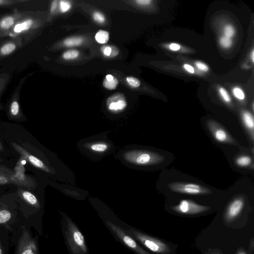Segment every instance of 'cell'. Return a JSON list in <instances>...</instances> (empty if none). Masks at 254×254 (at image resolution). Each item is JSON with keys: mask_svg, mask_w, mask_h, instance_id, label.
Here are the masks:
<instances>
[{"mask_svg": "<svg viewBox=\"0 0 254 254\" xmlns=\"http://www.w3.org/2000/svg\"><path fill=\"white\" fill-rule=\"evenodd\" d=\"M125 232L153 252L165 254L171 252L169 246L159 239L133 229H130Z\"/></svg>", "mask_w": 254, "mask_h": 254, "instance_id": "obj_3", "label": "cell"}, {"mask_svg": "<svg viewBox=\"0 0 254 254\" xmlns=\"http://www.w3.org/2000/svg\"><path fill=\"white\" fill-rule=\"evenodd\" d=\"M169 48L172 51H176L180 49V45L177 43H171L169 45Z\"/></svg>", "mask_w": 254, "mask_h": 254, "instance_id": "obj_39", "label": "cell"}, {"mask_svg": "<svg viewBox=\"0 0 254 254\" xmlns=\"http://www.w3.org/2000/svg\"><path fill=\"white\" fill-rule=\"evenodd\" d=\"M66 236L72 254H85L87 248L84 237L76 226L67 219Z\"/></svg>", "mask_w": 254, "mask_h": 254, "instance_id": "obj_5", "label": "cell"}, {"mask_svg": "<svg viewBox=\"0 0 254 254\" xmlns=\"http://www.w3.org/2000/svg\"><path fill=\"white\" fill-rule=\"evenodd\" d=\"M107 143L102 142H95L90 145V149L96 153H104L108 150Z\"/></svg>", "mask_w": 254, "mask_h": 254, "instance_id": "obj_21", "label": "cell"}, {"mask_svg": "<svg viewBox=\"0 0 254 254\" xmlns=\"http://www.w3.org/2000/svg\"><path fill=\"white\" fill-rule=\"evenodd\" d=\"M173 209L179 213L193 215L205 212L208 210L209 207L197 204L190 200L183 199L178 204L173 206Z\"/></svg>", "mask_w": 254, "mask_h": 254, "instance_id": "obj_9", "label": "cell"}, {"mask_svg": "<svg viewBox=\"0 0 254 254\" xmlns=\"http://www.w3.org/2000/svg\"><path fill=\"white\" fill-rule=\"evenodd\" d=\"M126 80L127 83L133 88L138 87L140 85L139 80L132 76L127 77Z\"/></svg>", "mask_w": 254, "mask_h": 254, "instance_id": "obj_30", "label": "cell"}, {"mask_svg": "<svg viewBox=\"0 0 254 254\" xmlns=\"http://www.w3.org/2000/svg\"><path fill=\"white\" fill-rule=\"evenodd\" d=\"M26 10H14L0 15V40L8 37L11 29Z\"/></svg>", "mask_w": 254, "mask_h": 254, "instance_id": "obj_6", "label": "cell"}, {"mask_svg": "<svg viewBox=\"0 0 254 254\" xmlns=\"http://www.w3.org/2000/svg\"><path fill=\"white\" fill-rule=\"evenodd\" d=\"M83 39L80 37H72L65 39L63 41V45L65 46L72 47L80 45Z\"/></svg>", "mask_w": 254, "mask_h": 254, "instance_id": "obj_23", "label": "cell"}, {"mask_svg": "<svg viewBox=\"0 0 254 254\" xmlns=\"http://www.w3.org/2000/svg\"><path fill=\"white\" fill-rule=\"evenodd\" d=\"M220 44L224 48H229L232 45V41L231 38L225 36H222L219 40Z\"/></svg>", "mask_w": 254, "mask_h": 254, "instance_id": "obj_31", "label": "cell"}, {"mask_svg": "<svg viewBox=\"0 0 254 254\" xmlns=\"http://www.w3.org/2000/svg\"><path fill=\"white\" fill-rule=\"evenodd\" d=\"M95 38L99 43L105 44L109 41V33L107 31L100 30L96 33Z\"/></svg>", "mask_w": 254, "mask_h": 254, "instance_id": "obj_24", "label": "cell"}, {"mask_svg": "<svg viewBox=\"0 0 254 254\" xmlns=\"http://www.w3.org/2000/svg\"><path fill=\"white\" fill-rule=\"evenodd\" d=\"M33 1L31 0H0V8L19 10L32 5Z\"/></svg>", "mask_w": 254, "mask_h": 254, "instance_id": "obj_15", "label": "cell"}, {"mask_svg": "<svg viewBox=\"0 0 254 254\" xmlns=\"http://www.w3.org/2000/svg\"><path fill=\"white\" fill-rule=\"evenodd\" d=\"M79 54L77 50H70L64 52L62 55V58L66 60H73L77 58Z\"/></svg>", "mask_w": 254, "mask_h": 254, "instance_id": "obj_27", "label": "cell"}, {"mask_svg": "<svg viewBox=\"0 0 254 254\" xmlns=\"http://www.w3.org/2000/svg\"><path fill=\"white\" fill-rule=\"evenodd\" d=\"M233 93L234 96L240 100H244L245 98V94L243 90L239 87H236L233 88Z\"/></svg>", "mask_w": 254, "mask_h": 254, "instance_id": "obj_33", "label": "cell"}, {"mask_svg": "<svg viewBox=\"0 0 254 254\" xmlns=\"http://www.w3.org/2000/svg\"><path fill=\"white\" fill-rule=\"evenodd\" d=\"M196 67L201 71H207L208 70V66L203 63L197 61L195 63Z\"/></svg>", "mask_w": 254, "mask_h": 254, "instance_id": "obj_37", "label": "cell"}, {"mask_svg": "<svg viewBox=\"0 0 254 254\" xmlns=\"http://www.w3.org/2000/svg\"><path fill=\"white\" fill-rule=\"evenodd\" d=\"M106 105L108 109L113 113H119L123 111L127 106L124 96L120 93H116L109 97Z\"/></svg>", "mask_w": 254, "mask_h": 254, "instance_id": "obj_12", "label": "cell"}, {"mask_svg": "<svg viewBox=\"0 0 254 254\" xmlns=\"http://www.w3.org/2000/svg\"><path fill=\"white\" fill-rule=\"evenodd\" d=\"M122 158L128 163L137 166L156 165L165 158L160 154L143 150H129L122 154Z\"/></svg>", "mask_w": 254, "mask_h": 254, "instance_id": "obj_2", "label": "cell"}, {"mask_svg": "<svg viewBox=\"0 0 254 254\" xmlns=\"http://www.w3.org/2000/svg\"><path fill=\"white\" fill-rule=\"evenodd\" d=\"M58 2H59V1H58L57 0H53L51 2L50 7V12H49L50 15H52L55 13V11L58 7Z\"/></svg>", "mask_w": 254, "mask_h": 254, "instance_id": "obj_36", "label": "cell"}, {"mask_svg": "<svg viewBox=\"0 0 254 254\" xmlns=\"http://www.w3.org/2000/svg\"><path fill=\"white\" fill-rule=\"evenodd\" d=\"M12 78L11 74L9 72H0V110L2 109L1 99Z\"/></svg>", "mask_w": 254, "mask_h": 254, "instance_id": "obj_17", "label": "cell"}, {"mask_svg": "<svg viewBox=\"0 0 254 254\" xmlns=\"http://www.w3.org/2000/svg\"><path fill=\"white\" fill-rule=\"evenodd\" d=\"M71 4L70 1L67 0H61L59 3V9L62 13L68 11L71 8Z\"/></svg>", "mask_w": 254, "mask_h": 254, "instance_id": "obj_29", "label": "cell"}, {"mask_svg": "<svg viewBox=\"0 0 254 254\" xmlns=\"http://www.w3.org/2000/svg\"><path fill=\"white\" fill-rule=\"evenodd\" d=\"M135 2L138 5L141 6H146L149 5L152 1L150 0H135Z\"/></svg>", "mask_w": 254, "mask_h": 254, "instance_id": "obj_38", "label": "cell"}, {"mask_svg": "<svg viewBox=\"0 0 254 254\" xmlns=\"http://www.w3.org/2000/svg\"><path fill=\"white\" fill-rule=\"evenodd\" d=\"M235 28L231 25H227L224 27V33L225 36L231 38L235 34Z\"/></svg>", "mask_w": 254, "mask_h": 254, "instance_id": "obj_32", "label": "cell"}, {"mask_svg": "<svg viewBox=\"0 0 254 254\" xmlns=\"http://www.w3.org/2000/svg\"><path fill=\"white\" fill-rule=\"evenodd\" d=\"M47 16L40 11L26 10L9 33V38H20L24 46L39 36L43 28Z\"/></svg>", "mask_w": 254, "mask_h": 254, "instance_id": "obj_1", "label": "cell"}, {"mask_svg": "<svg viewBox=\"0 0 254 254\" xmlns=\"http://www.w3.org/2000/svg\"><path fill=\"white\" fill-rule=\"evenodd\" d=\"M209 128L215 139L219 142H228L231 140L228 132L215 123L209 124Z\"/></svg>", "mask_w": 254, "mask_h": 254, "instance_id": "obj_16", "label": "cell"}, {"mask_svg": "<svg viewBox=\"0 0 254 254\" xmlns=\"http://www.w3.org/2000/svg\"><path fill=\"white\" fill-rule=\"evenodd\" d=\"M24 47L20 38H9L0 42V62Z\"/></svg>", "mask_w": 254, "mask_h": 254, "instance_id": "obj_10", "label": "cell"}, {"mask_svg": "<svg viewBox=\"0 0 254 254\" xmlns=\"http://www.w3.org/2000/svg\"><path fill=\"white\" fill-rule=\"evenodd\" d=\"M101 51L103 54L106 57H114L116 56L113 53L114 52L115 53L118 54L119 51L116 47H112L109 46H104L101 48Z\"/></svg>", "mask_w": 254, "mask_h": 254, "instance_id": "obj_26", "label": "cell"}, {"mask_svg": "<svg viewBox=\"0 0 254 254\" xmlns=\"http://www.w3.org/2000/svg\"><path fill=\"white\" fill-rule=\"evenodd\" d=\"M252 60L253 62H254V51L253 50L252 51Z\"/></svg>", "mask_w": 254, "mask_h": 254, "instance_id": "obj_41", "label": "cell"}, {"mask_svg": "<svg viewBox=\"0 0 254 254\" xmlns=\"http://www.w3.org/2000/svg\"><path fill=\"white\" fill-rule=\"evenodd\" d=\"M242 120L245 127L251 132L253 139L254 120L253 115L248 111H245L242 113Z\"/></svg>", "mask_w": 254, "mask_h": 254, "instance_id": "obj_19", "label": "cell"}, {"mask_svg": "<svg viewBox=\"0 0 254 254\" xmlns=\"http://www.w3.org/2000/svg\"><path fill=\"white\" fill-rule=\"evenodd\" d=\"M184 67L186 70L190 73H193L194 72L193 67L190 64H185L184 65Z\"/></svg>", "mask_w": 254, "mask_h": 254, "instance_id": "obj_40", "label": "cell"}, {"mask_svg": "<svg viewBox=\"0 0 254 254\" xmlns=\"http://www.w3.org/2000/svg\"><path fill=\"white\" fill-rule=\"evenodd\" d=\"M168 188L173 192L191 195L206 194L211 192L208 188L192 183L172 182L168 185Z\"/></svg>", "mask_w": 254, "mask_h": 254, "instance_id": "obj_7", "label": "cell"}, {"mask_svg": "<svg viewBox=\"0 0 254 254\" xmlns=\"http://www.w3.org/2000/svg\"><path fill=\"white\" fill-rule=\"evenodd\" d=\"M13 146L19 153L27 159L29 162L35 167L47 172L50 171L48 167L41 160L30 154L16 144H13Z\"/></svg>", "mask_w": 254, "mask_h": 254, "instance_id": "obj_14", "label": "cell"}, {"mask_svg": "<svg viewBox=\"0 0 254 254\" xmlns=\"http://www.w3.org/2000/svg\"><path fill=\"white\" fill-rule=\"evenodd\" d=\"M15 181L14 173L8 169L0 166V185L13 183Z\"/></svg>", "mask_w": 254, "mask_h": 254, "instance_id": "obj_18", "label": "cell"}, {"mask_svg": "<svg viewBox=\"0 0 254 254\" xmlns=\"http://www.w3.org/2000/svg\"><path fill=\"white\" fill-rule=\"evenodd\" d=\"M22 196L28 203L36 207H39V203L36 197L31 192L28 191H22Z\"/></svg>", "mask_w": 254, "mask_h": 254, "instance_id": "obj_22", "label": "cell"}, {"mask_svg": "<svg viewBox=\"0 0 254 254\" xmlns=\"http://www.w3.org/2000/svg\"><path fill=\"white\" fill-rule=\"evenodd\" d=\"M3 150L2 146L0 142V151H2Z\"/></svg>", "mask_w": 254, "mask_h": 254, "instance_id": "obj_42", "label": "cell"}, {"mask_svg": "<svg viewBox=\"0 0 254 254\" xmlns=\"http://www.w3.org/2000/svg\"><path fill=\"white\" fill-rule=\"evenodd\" d=\"M108 226L112 231L118 237L126 246L137 254H150L140 246L134 239L128 235L122 228L117 226L111 221L106 222Z\"/></svg>", "mask_w": 254, "mask_h": 254, "instance_id": "obj_8", "label": "cell"}, {"mask_svg": "<svg viewBox=\"0 0 254 254\" xmlns=\"http://www.w3.org/2000/svg\"><path fill=\"white\" fill-rule=\"evenodd\" d=\"M244 205V200L242 197L234 199L228 205L225 214L226 219L231 221L236 217L242 211Z\"/></svg>", "mask_w": 254, "mask_h": 254, "instance_id": "obj_13", "label": "cell"}, {"mask_svg": "<svg viewBox=\"0 0 254 254\" xmlns=\"http://www.w3.org/2000/svg\"><path fill=\"white\" fill-rule=\"evenodd\" d=\"M11 217V213L6 210L0 211V224L4 223L8 221Z\"/></svg>", "mask_w": 254, "mask_h": 254, "instance_id": "obj_28", "label": "cell"}, {"mask_svg": "<svg viewBox=\"0 0 254 254\" xmlns=\"http://www.w3.org/2000/svg\"><path fill=\"white\" fill-rule=\"evenodd\" d=\"M33 74V72L29 73L19 80L8 100L6 106V113L8 117L11 120L20 121L23 120L25 118L20 107V94L25 81Z\"/></svg>", "mask_w": 254, "mask_h": 254, "instance_id": "obj_4", "label": "cell"}, {"mask_svg": "<svg viewBox=\"0 0 254 254\" xmlns=\"http://www.w3.org/2000/svg\"><path fill=\"white\" fill-rule=\"evenodd\" d=\"M17 254H38L36 243L26 229L19 238Z\"/></svg>", "mask_w": 254, "mask_h": 254, "instance_id": "obj_11", "label": "cell"}, {"mask_svg": "<svg viewBox=\"0 0 254 254\" xmlns=\"http://www.w3.org/2000/svg\"><path fill=\"white\" fill-rule=\"evenodd\" d=\"M219 92L221 97L225 102L229 103L231 101V97L225 88L221 87L219 89Z\"/></svg>", "mask_w": 254, "mask_h": 254, "instance_id": "obj_35", "label": "cell"}, {"mask_svg": "<svg viewBox=\"0 0 254 254\" xmlns=\"http://www.w3.org/2000/svg\"><path fill=\"white\" fill-rule=\"evenodd\" d=\"M118 79L111 74H107L104 79L103 86L109 90L115 89L118 84Z\"/></svg>", "mask_w": 254, "mask_h": 254, "instance_id": "obj_20", "label": "cell"}, {"mask_svg": "<svg viewBox=\"0 0 254 254\" xmlns=\"http://www.w3.org/2000/svg\"><path fill=\"white\" fill-rule=\"evenodd\" d=\"M93 18L95 21L100 23H103L105 20L104 15L98 11H96L93 13Z\"/></svg>", "mask_w": 254, "mask_h": 254, "instance_id": "obj_34", "label": "cell"}, {"mask_svg": "<svg viewBox=\"0 0 254 254\" xmlns=\"http://www.w3.org/2000/svg\"><path fill=\"white\" fill-rule=\"evenodd\" d=\"M0 254H2V249H1L0 243Z\"/></svg>", "mask_w": 254, "mask_h": 254, "instance_id": "obj_43", "label": "cell"}, {"mask_svg": "<svg viewBox=\"0 0 254 254\" xmlns=\"http://www.w3.org/2000/svg\"><path fill=\"white\" fill-rule=\"evenodd\" d=\"M236 164L241 167L249 166L252 162V159L248 155H242L238 157L235 161Z\"/></svg>", "mask_w": 254, "mask_h": 254, "instance_id": "obj_25", "label": "cell"}, {"mask_svg": "<svg viewBox=\"0 0 254 254\" xmlns=\"http://www.w3.org/2000/svg\"><path fill=\"white\" fill-rule=\"evenodd\" d=\"M238 254H247L244 252H240Z\"/></svg>", "mask_w": 254, "mask_h": 254, "instance_id": "obj_44", "label": "cell"}]
</instances>
